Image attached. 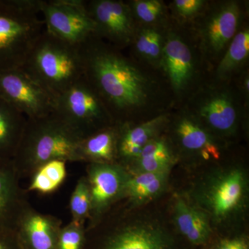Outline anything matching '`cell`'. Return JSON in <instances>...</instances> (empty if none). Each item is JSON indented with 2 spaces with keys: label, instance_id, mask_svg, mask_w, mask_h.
I'll use <instances>...</instances> for the list:
<instances>
[{
  "label": "cell",
  "instance_id": "44dd1931",
  "mask_svg": "<svg viewBox=\"0 0 249 249\" xmlns=\"http://www.w3.org/2000/svg\"><path fill=\"white\" fill-rule=\"evenodd\" d=\"M27 118L0 95V160H13Z\"/></svg>",
  "mask_w": 249,
  "mask_h": 249
},
{
  "label": "cell",
  "instance_id": "603a6c76",
  "mask_svg": "<svg viewBox=\"0 0 249 249\" xmlns=\"http://www.w3.org/2000/svg\"><path fill=\"white\" fill-rule=\"evenodd\" d=\"M175 213L178 229L190 242L196 245L206 242L211 229L204 214L191 208L181 199L177 201Z\"/></svg>",
  "mask_w": 249,
  "mask_h": 249
},
{
  "label": "cell",
  "instance_id": "7c38bea8",
  "mask_svg": "<svg viewBox=\"0 0 249 249\" xmlns=\"http://www.w3.org/2000/svg\"><path fill=\"white\" fill-rule=\"evenodd\" d=\"M0 95L27 119L54 111L53 98L21 69L0 72Z\"/></svg>",
  "mask_w": 249,
  "mask_h": 249
},
{
  "label": "cell",
  "instance_id": "484cf974",
  "mask_svg": "<svg viewBox=\"0 0 249 249\" xmlns=\"http://www.w3.org/2000/svg\"><path fill=\"white\" fill-rule=\"evenodd\" d=\"M210 0H172L166 1L170 19L178 25L190 27L202 14Z\"/></svg>",
  "mask_w": 249,
  "mask_h": 249
},
{
  "label": "cell",
  "instance_id": "2e32d148",
  "mask_svg": "<svg viewBox=\"0 0 249 249\" xmlns=\"http://www.w3.org/2000/svg\"><path fill=\"white\" fill-rule=\"evenodd\" d=\"M170 22V18L160 24L137 26L128 48L129 56L139 63L160 71Z\"/></svg>",
  "mask_w": 249,
  "mask_h": 249
},
{
  "label": "cell",
  "instance_id": "8fae6325",
  "mask_svg": "<svg viewBox=\"0 0 249 249\" xmlns=\"http://www.w3.org/2000/svg\"><path fill=\"white\" fill-rule=\"evenodd\" d=\"M165 131H168L171 145L189 155L204 160H219L222 147L219 138L209 132L184 107L172 109Z\"/></svg>",
  "mask_w": 249,
  "mask_h": 249
},
{
  "label": "cell",
  "instance_id": "9c48e42d",
  "mask_svg": "<svg viewBox=\"0 0 249 249\" xmlns=\"http://www.w3.org/2000/svg\"><path fill=\"white\" fill-rule=\"evenodd\" d=\"M40 14L46 31L70 45L81 47L96 37L83 0H41Z\"/></svg>",
  "mask_w": 249,
  "mask_h": 249
},
{
  "label": "cell",
  "instance_id": "ffe728a7",
  "mask_svg": "<svg viewBox=\"0 0 249 249\" xmlns=\"http://www.w3.org/2000/svg\"><path fill=\"white\" fill-rule=\"evenodd\" d=\"M117 124L81 139L78 147L79 162L117 163Z\"/></svg>",
  "mask_w": 249,
  "mask_h": 249
},
{
  "label": "cell",
  "instance_id": "52a82bcc",
  "mask_svg": "<svg viewBox=\"0 0 249 249\" xmlns=\"http://www.w3.org/2000/svg\"><path fill=\"white\" fill-rule=\"evenodd\" d=\"M248 18V0H210L204 12L189 27L211 74Z\"/></svg>",
  "mask_w": 249,
  "mask_h": 249
},
{
  "label": "cell",
  "instance_id": "5bb4252c",
  "mask_svg": "<svg viewBox=\"0 0 249 249\" xmlns=\"http://www.w3.org/2000/svg\"><path fill=\"white\" fill-rule=\"evenodd\" d=\"M62 224L59 218L39 212L28 202L13 228L24 249H58Z\"/></svg>",
  "mask_w": 249,
  "mask_h": 249
},
{
  "label": "cell",
  "instance_id": "d4e9b609",
  "mask_svg": "<svg viewBox=\"0 0 249 249\" xmlns=\"http://www.w3.org/2000/svg\"><path fill=\"white\" fill-rule=\"evenodd\" d=\"M137 26L154 25L169 20L168 5L163 0H127Z\"/></svg>",
  "mask_w": 249,
  "mask_h": 249
},
{
  "label": "cell",
  "instance_id": "9a60e30c",
  "mask_svg": "<svg viewBox=\"0 0 249 249\" xmlns=\"http://www.w3.org/2000/svg\"><path fill=\"white\" fill-rule=\"evenodd\" d=\"M170 112L141 124H117V163L137 160L147 142L164 132Z\"/></svg>",
  "mask_w": 249,
  "mask_h": 249
},
{
  "label": "cell",
  "instance_id": "f1b7e54d",
  "mask_svg": "<svg viewBox=\"0 0 249 249\" xmlns=\"http://www.w3.org/2000/svg\"><path fill=\"white\" fill-rule=\"evenodd\" d=\"M175 158L153 156V157H140L135 160L139 169L142 173H167Z\"/></svg>",
  "mask_w": 249,
  "mask_h": 249
},
{
  "label": "cell",
  "instance_id": "3957f363",
  "mask_svg": "<svg viewBox=\"0 0 249 249\" xmlns=\"http://www.w3.org/2000/svg\"><path fill=\"white\" fill-rule=\"evenodd\" d=\"M160 71L169 88L174 109L183 106L211 76L191 29L171 19Z\"/></svg>",
  "mask_w": 249,
  "mask_h": 249
},
{
  "label": "cell",
  "instance_id": "f546056e",
  "mask_svg": "<svg viewBox=\"0 0 249 249\" xmlns=\"http://www.w3.org/2000/svg\"><path fill=\"white\" fill-rule=\"evenodd\" d=\"M0 249H24L14 228L0 226Z\"/></svg>",
  "mask_w": 249,
  "mask_h": 249
},
{
  "label": "cell",
  "instance_id": "277c9868",
  "mask_svg": "<svg viewBox=\"0 0 249 249\" xmlns=\"http://www.w3.org/2000/svg\"><path fill=\"white\" fill-rule=\"evenodd\" d=\"M20 69L55 101L84 76L81 47L59 40L45 29Z\"/></svg>",
  "mask_w": 249,
  "mask_h": 249
},
{
  "label": "cell",
  "instance_id": "4fadbf2b",
  "mask_svg": "<svg viewBox=\"0 0 249 249\" xmlns=\"http://www.w3.org/2000/svg\"><path fill=\"white\" fill-rule=\"evenodd\" d=\"M86 173L91 209L89 224L85 227H89L102 218L114 201L124 196L128 176L119 163H88Z\"/></svg>",
  "mask_w": 249,
  "mask_h": 249
},
{
  "label": "cell",
  "instance_id": "e0dca14e",
  "mask_svg": "<svg viewBox=\"0 0 249 249\" xmlns=\"http://www.w3.org/2000/svg\"><path fill=\"white\" fill-rule=\"evenodd\" d=\"M20 180L13 160H0V226L13 227L21 210L29 202Z\"/></svg>",
  "mask_w": 249,
  "mask_h": 249
},
{
  "label": "cell",
  "instance_id": "d6986e66",
  "mask_svg": "<svg viewBox=\"0 0 249 249\" xmlns=\"http://www.w3.org/2000/svg\"><path fill=\"white\" fill-rule=\"evenodd\" d=\"M249 67V18H247L220 61L214 69L211 76L223 81H232L240 72Z\"/></svg>",
  "mask_w": 249,
  "mask_h": 249
},
{
  "label": "cell",
  "instance_id": "8992f818",
  "mask_svg": "<svg viewBox=\"0 0 249 249\" xmlns=\"http://www.w3.org/2000/svg\"><path fill=\"white\" fill-rule=\"evenodd\" d=\"M41 0H0V72L22 67L45 30Z\"/></svg>",
  "mask_w": 249,
  "mask_h": 249
},
{
  "label": "cell",
  "instance_id": "30bf717a",
  "mask_svg": "<svg viewBox=\"0 0 249 249\" xmlns=\"http://www.w3.org/2000/svg\"><path fill=\"white\" fill-rule=\"evenodd\" d=\"M85 7L96 37L119 50L129 48L137 24L127 1L89 0L85 1Z\"/></svg>",
  "mask_w": 249,
  "mask_h": 249
},
{
  "label": "cell",
  "instance_id": "ac0fdd59",
  "mask_svg": "<svg viewBox=\"0 0 249 249\" xmlns=\"http://www.w3.org/2000/svg\"><path fill=\"white\" fill-rule=\"evenodd\" d=\"M163 234L149 227L122 224L106 235L97 249H165Z\"/></svg>",
  "mask_w": 249,
  "mask_h": 249
},
{
  "label": "cell",
  "instance_id": "1f68e13d",
  "mask_svg": "<svg viewBox=\"0 0 249 249\" xmlns=\"http://www.w3.org/2000/svg\"><path fill=\"white\" fill-rule=\"evenodd\" d=\"M165 177H166V173L160 175V177L156 178L150 184L147 185L145 188H144L143 189L137 193V196H134L132 199L139 201L142 200V199H146L147 198L152 197V196L158 194L159 192H160L163 188Z\"/></svg>",
  "mask_w": 249,
  "mask_h": 249
},
{
  "label": "cell",
  "instance_id": "7402d4cb",
  "mask_svg": "<svg viewBox=\"0 0 249 249\" xmlns=\"http://www.w3.org/2000/svg\"><path fill=\"white\" fill-rule=\"evenodd\" d=\"M245 178L239 170H234L224 177L214 187L210 201L214 214L218 217H224L231 213L243 196Z\"/></svg>",
  "mask_w": 249,
  "mask_h": 249
},
{
  "label": "cell",
  "instance_id": "4dcf8cb0",
  "mask_svg": "<svg viewBox=\"0 0 249 249\" xmlns=\"http://www.w3.org/2000/svg\"><path fill=\"white\" fill-rule=\"evenodd\" d=\"M232 82L243 101L246 109L249 110V67L237 75Z\"/></svg>",
  "mask_w": 249,
  "mask_h": 249
},
{
  "label": "cell",
  "instance_id": "5b68a950",
  "mask_svg": "<svg viewBox=\"0 0 249 249\" xmlns=\"http://www.w3.org/2000/svg\"><path fill=\"white\" fill-rule=\"evenodd\" d=\"M181 107L219 139L235 135L248 120L249 110L232 80L223 81L211 76Z\"/></svg>",
  "mask_w": 249,
  "mask_h": 249
},
{
  "label": "cell",
  "instance_id": "7a4b0ae2",
  "mask_svg": "<svg viewBox=\"0 0 249 249\" xmlns=\"http://www.w3.org/2000/svg\"><path fill=\"white\" fill-rule=\"evenodd\" d=\"M81 138L55 113L27 119L13 162L21 179L30 178L41 165L53 160L79 162Z\"/></svg>",
  "mask_w": 249,
  "mask_h": 249
},
{
  "label": "cell",
  "instance_id": "83f0119b",
  "mask_svg": "<svg viewBox=\"0 0 249 249\" xmlns=\"http://www.w3.org/2000/svg\"><path fill=\"white\" fill-rule=\"evenodd\" d=\"M86 225L70 221L62 226L59 236L58 249H83Z\"/></svg>",
  "mask_w": 249,
  "mask_h": 249
},
{
  "label": "cell",
  "instance_id": "cb8c5ba5",
  "mask_svg": "<svg viewBox=\"0 0 249 249\" xmlns=\"http://www.w3.org/2000/svg\"><path fill=\"white\" fill-rule=\"evenodd\" d=\"M67 162L53 160L41 165L30 178L27 192L50 194L61 186L67 177Z\"/></svg>",
  "mask_w": 249,
  "mask_h": 249
},
{
  "label": "cell",
  "instance_id": "d6a6232c",
  "mask_svg": "<svg viewBox=\"0 0 249 249\" xmlns=\"http://www.w3.org/2000/svg\"><path fill=\"white\" fill-rule=\"evenodd\" d=\"M216 249H249V245L243 239H231L219 242Z\"/></svg>",
  "mask_w": 249,
  "mask_h": 249
},
{
  "label": "cell",
  "instance_id": "ba28073f",
  "mask_svg": "<svg viewBox=\"0 0 249 249\" xmlns=\"http://www.w3.org/2000/svg\"><path fill=\"white\" fill-rule=\"evenodd\" d=\"M53 112L81 139L116 124L84 76L55 98Z\"/></svg>",
  "mask_w": 249,
  "mask_h": 249
},
{
  "label": "cell",
  "instance_id": "6da1fadb",
  "mask_svg": "<svg viewBox=\"0 0 249 249\" xmlns=\"http://www.w3.org/2000/svg\"><path fill=\"white\" fill-rule=\"evenodd\" d=\"M85 79L116 124H141L169 112L174 103L161 73L94 37L81 46Z\"/></svg>",
  "mask_w": 249,
  "mask_h": 249
},
{
  "label": "cell",
  "instance_id": "4316f807",
  "mask_svg": "<svg viewBox=\"0 0 249 249\" xmlns=\"http://www.w3.org/2000/svg\"><path fill=\"white\" fill-rule=\"evenodd\" d=\"M91 198L89 187L85 177L77 181L70 201V210L72 222L85 225L91 213Z\"/></svg>",
  "mask_w": 249,
  "mask_h": 249
}]
</instances>
